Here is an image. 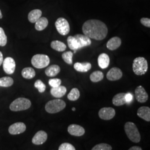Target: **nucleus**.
Instances as JSON below:
<instances>
[{
  "label": "nucleus",
  "instance_id": "obj_24",
  "mask_svg": "<svg viewBox=\"0 0 150 150\" xmlns=\"http://www.w3.org/2000/svg\"><path fill=\"white\" fill-rule=\"evenodd\" d=\"M42 11L38 9H35L30 12L28 15V19L31 23H35L41 17Z\"/></svg>",
  "mask_w": 150,
  "mask_h": 150
},
{
  "label": "nucleus",
  "instance_id": "obj_23",
  "mask_svg": "<svg viewBox=\"0 0 150 150\" xmlns=\"http://www.w3.org/2000/svg\"><path fill=\"white\" fill-rule=\"evenodd\" d=\"M48 21L47 18L45 17H40L37 21L35 22V28L38 31H42L48 26Z\"/></svg>",
  "mask_w": 150,
  "mask_h": 150
},
{
  "label": "nucleus",
  "instance_id": "obj_17",
  "mask_svg": "<svg viewBox=\"0 0 150 150\" xmlns=\"http://www.w3.org/2000/svg\"><path fill=\"white\" fill-rule=\"evenodd\" d=\"M122 43L121 38L118 37H113L111 38L106 44L107 48L111 50L114 51L119 48Z\"/></svg>",
  "mask_w": 150,
  "mask_h": 150
},
{
  "label": "nucleus",
  "instance_id": "obj_38",
  "mask_svg": "<svg viewBox=\"0 0 150 150\" xmlns=\"http://www.w3.org/2000/svg\"><path fill=\"white\" fill-rule=\"evenodd\" d=\"M125 98H126V103H129L132 100V95L129 93H126Z\"/></svg>",
  "mask_w": 150,
  "mask_h": 150
},
{
  "label": "nucleus",
  "instance_id": "obj_36",
  "mask_svg": "<svg viewBox=\"0 0 150 150\" xmlns=\"http://www.w3.org/2000/svg\"><path fill=\"white\" fill-rule=\"evenodd\" d=\"M62 81L59 79H51L48 81V84L52 87H56L60 86Z\"/></svg>",
  "mask_w": 150,
  "mask_h": 150
},
{
  "label": "nucleus",
  "instance_id": "obj_30",
  "mask_svg": "<svg viewBox=\"0 0 150 150\" xmlns=\"http://www.w3.org/2000/svg\"><path fill=\"white\" fill-rule=\"evenodd\" d=\"M13 84V80L10 77H3L0 78V87H8Z\"/></svg>",
  "mask_w": 150,
  "mask_h": 150
},
{
  "label": "nucleus",
  "instance_id": "obj_6",
  "mask_svg": "<svg viewBox=\"0 0 150 150\" xmlns=\"http://www.w3.org/2000/svg\"><path fill=\"white\" fill-rule=\"evenodd\" d=\"M50 59L47 55L37 54L34 55L31 59V64L36 69H43L50 64Z\"/></svg>",
  "mask_w": 150,
  "mask_h": 150
},
{
  "label": "nucleus",
  "instance_id": "obj_2",
  "mask_svg": "<svg viewBox=\"0 0 150 150\" xmlns=\"http://www.w3.org/2000/svg\"><path fill=\"white\" fill-rule=\"evenodd\" d=\"M125 131L130 141L139 143L141 141V136L136 125L132 122H127L124 126Z\"/></svg>",
  "mask_w": 150,
  "mask_h": 150
},
{
  "label": "nucleus",
  "instance_id": "obj_21",
  "mask_svg": "<svg viewBox=\"0 0 150 150\" xmlns=\"http://www.w3.org/2000/svg\"><path fill=\"white\" fill-rule=\"evenodd\" d=\"M75 70L80 72H86L91 69V64L90 62H76L74 64Z\"/></svg>",
  "mask_w": 150,
  "mask_h": 150
},
{
  "label": "nucleus",
  "instance_id": "obj_29",
  "mask_svg": "<svg viewBox=\"0 0 150 150\" xmlns=\"http://www.w3.org/2000/svg\"><path fill=\"white\" fill-rule=\"evenodd\" d=\"M80 96V92L77 88H72L67 95V98L72 101L77 100Z\"/></svg>",
  "mask_w": 150,
  "mask_h": 150
},
{
  "label": "nucleus",
  "instance_id": "obj_33",
  "mask_svg": "<svg viewBox=\"0 0 150 150\" xmlns=\"http://www.w3.org/2000/svg\"><path fill=\"white\" fill-rule=\"evenodd\" d=\"M34 86L35 88H38L39 92H40V93L44 92L46 90V86L45 85V84L40 80H38L35 82Z\"/></svg>",
  "mask_w": 150,
  "mask_h": 150
},
{
  "label": "nucleus",
  "instance_id": "obj_19",
  "mask_svg": "<svg viewBox=\"0 0 150 150\" xmlns=\"http://www.w3.org/2000/svg\"><path fill=\"white\" fill-rule=\"evenodd\" d=\"M97 61L98 66L102 69H106L110 64V57L108 54L105 53L100 54Z\"/></svg>",
  "mask_w": 150,
  "mask_h": 150
},
{
  "label": "nucleus",
  "instance_id": "obj_16",
  "mask_svg": "<svg viewBox=\"0 0 150 150\" xmlns=\"http://www.w3.org/2000/svg\"><path fill=\"white\" fill-rule=\"evenodd\" d=\"M137 116L146 121H150V108L147 106L139 107L137 110Z\"/></svg>",
  "mask_w": 150,
  "mask_h": 150
},
{
  "label": "nucleus",
  "instance_id": "obj_12",
  "mask_svg": "<svg viewBox=\"0 0 150 150\" xmlns=\"http://www.w3.org/2000/svg\"><path fill=\"white\" fill-rule=\"evenodd\" d=\"M68 132L72 136L80 137L82 136L85 133L84 128L77 124H72L67 128Z\"/></svg>",
  "mask_w": 150,
  "mask_h": 150
},
{
  "label": "nucleus",
  "instance_id": "obj_25",
  "mask_svg": "<svg viewBox=\"0 0 150 150\" xmlns=\"http://www.w3.org/2000/svg\"><path fill=\"white\" fill-rule=\"evenodd\" d=\"M51 47L54 50L58 52H64L67 48L66 45L64 42L57 40L52 41L51 43Z\"/></svg>",
  "mask_w": 150,
  "mask_h": 150
},
{
  "label": "nucleus",
  "instance_id": "obj_40",
  "mask_svg": "<svg viewBox=\"0 0 150 150\" xmlns=\"http://www.w3.org/2000/svg\"><path fill=\"white\" fill-rule=\"evenodd\" d=\"M4 61V57H3V54L0 51V66L2 64Z\"/></svg>",
  "mask_w": 150,
  "mask_h": 150
},
{
  "label": "nucleus",
  "instance_id": "obj_41",
  "mask_svg": "<svg viewBox=\"0 0 150 150\" xmlns=\"http://www.w3.org/2000/svg\"><path fill=\"white\" fill-rule=\"evenodd\" d=\"M2 18V12L0 10V19H1Z\"/></svg>",
  "mask_w": 150,
  "mask_h": 150
},
{
  "label": "nucleus",
  "instance_id": "obj_35",
  "mask_svg": "<svg viewBox=\"0 0 150 150\" xmlns=\"http://www.w3.org/2000/svg\"><path fill=\"white\" fill-rule=\"evenodd\" d=\"M59 150H76V149L72 144L65 142L59 146Z\"/></svg>",
  "mask_w": 150,
  "mask_h": 150
},
{
  "label": "nucleus",
  "instance_id": "obj_15",
  "mask_svg": "<svg viewBox=\"0 0 150 150\" xmlns=\"http://www.w3.org/2000/svg\"><path fill=\"white\" fill-rule=\"evenodd\" d=\"M74 38L77 40L79 48L87 47V46H90L91 45L92 42H91V38H88L85 35L77 34L74 36Z\"/></svg>",
  "mask_w": 150,
  "mask_h": 150
},
{
  "label": "nucleus",
  "instance_id": "obj_9",
  "mask_svg": "<svg viewBox=\"0 0 150 150\" xmlns=\"http://www.w3.org/2000/svg\"><path fill=\"white\" fill-rule=\"evenodd\" d=\"M116 115V111L112 107H103L99 110L98 116L103 120H110Z\"/></svg>",
  "mask_w": 150,
  "mask_h": 150
},
{
  "label": "nucleus",
  "instance_id": "obj_26",
  "mask_svg": "<svg viewBox=\"0 0 150 150\" xmlns=\"http://www.w3.org/2000/svg\"><path fill=\"white\" fill-rule=\"evenodd\" d=\"M21 75L26 79H31L36 76V72L32 67H26L22 71Z\"/></svg>",
  "mask_w": 150,
  "mask_h": 150
},
{
  "label": "nucleus",
  "instance_id": "obj_22",
  "mask_svg": "<svg viewBox=\"0 0 150 150\" xmlns=\"http://www.w3.org/2000/svg\"><path fill=\"white\" fill-rule=\"evenodd\" d=\"M60 70L59 65L52 64L46 69L45 74L48 77H54L59 74Z\"/></svg>",
  "mask_w": 150,
  "mask_h": 150
},
{
  "label": "nucleus",
  "instance_id": "obj_20",
  "mask_svg": "<svg viewBox=\"0 0 150 150\" xmlns=\"http://www.w3.org/2000/svg\"><path fill=\"white\" fill-rule=\"evenodd\" d=\"M125 93H119L113 97L112 99L113 104L116 106H120L126 103Z\"/></svg>",
  "mask_w": 150,
  "mask_h": 150
},
{
  "label": "nucleus",
  "instance_id": "obj_39",
  "mask_svg": "<svg viewBox=\"0 0 150 150\" xmlns=\"http://www.w3.org/2000/svg\"><path fill=\"white\" fill-rule=\"evenodd\" d=\"M129 150H142L141 149V147H140L139 146H134L131 148L129 149Z\"/></svg>",
  "mask_w": 150,
  "mask_h": 150
},
{
  "label": "nucleus",
  "instance_id": "obj_32",
  "mask_svg": "<svg viewBox=\"0 0 150 150\" xmlns=\"http://www.w3.org/2000/svg\"><path fill=\"white\" fill-rule=\"evenodd\" d=\"M91 150H112V147L107 144L102 143L95 145Z\"/></svg>",
  "mask_w": 150,
  "mask_h": 150
},
{
  "label": "nucleus",
  "instance_id": "obj_10",
  "mask_svg": "<svg viewBox=\"0 0 150 150\" xmlns=\"http://www.w3.org/2000/svg\"><path fill=\"white\" fill-rule=\"evenodd\" d=\"M134 94L136 99L139 103H145L148 100V94L142 86L137 87L134 91Z\"/></svg>",
  "mask_w": 150,
  "mask_h": 150
},
{
  "label": "nucleus",
  "instance_id": "obj_1",
  "mask_svg": "<svg viewBox=\"0 0 150 150\" xmlns=\"http://www.w3.org/2000/svg\"><path fill=\"white\" fill-rule=\"evenodd\" d=\"M82 32L90 38L101 41L107 36L108 28L103 22L95 19L86 21L82 26Z\"/></svg>",
  "mask_w": 150,
  "mask_h": 150
},
{
  "label": "nucleus",
  "instance_id": "obj_27",
  "mask_svg": "<svg viewBox=\"0 0 150 150\" xmlns=\"http://www.w3.org/2000/svg\"><path fill=\"white\" fill-rule=\"evenodd\" d=\"M104 75L100 71H96L93 72L90 76V80L93 82H98L103 79Z\"/></svg>",
  "mask_w": 150,
  "mask_h": 150
},
{
  "label": "nucleus",
  "instance_id": "obj_34",
  "mask_svg": "<svg viewBox=\"0 0 150 150\" xmlns=\"http://www.w3.org/2000/svg\"><path fill=\"white\" fill-rule=\"evenodd\" d=\"M7 42V38L5 31L2 27H0V46L4 47Z\"/></svg>",
  "mask_w": 150,
  "mask_h": 150
},
{
  "label": "nucleus",
  "instance_id": "obj_37",
  "mask_svg": "<svg viewBox=\"0 0 150 150\" xmlns=\"http://www.w3.org/2000/svg\"><path fill=\"white\" fill-rule=\"evenodd\" d=\"M140 22L142 25L146 27H150V19L149 18L143 17L140 20Z\"/></svg>",
  "mask_w": 150,
  "mask_h": 150
},
{
  "label": "nucleus",
  "instance_id": "obj_3",
  "mask_svg": "<svg viewBox=\"0 0 150 150\" xmlns=\"http://www.w3.org/2000/svg\"><path fill=\"white\" fill-rule=\"evenodd\" d=\"M132 69L136 75H145L148 70V63L147 60L143 57H139L134 60Z\"/></svg>",
  "mask_w": 150,
  "mask_h": 150
},
{
  "label": "nucleus",
  "instance_id": "obj_31",
  "mask_svg": "<svg viewBox=\"0 0 150 150\" xmlns=\"http://www.w3.org/2000/svg\"><path fill=\"white\" fill-rule=\"evenodd\" d=\"M73 53L71 51H66L62 54V58L64 62L69 64H72V57Z\"/></svg>",
  "mask_w": 150,
  "mask_h": 150
},
{
  "label": "nucleus",
  "instance_id": "obj_42",
  "mask_svg": "<svg viewBox=\"0 0 150 150\" xmlns=\"http://www.w3.org/2000/svg\"><path fill=\"white\" fill-rule=\"evenodd\" d=\"M72 110L73 111H75V110H76V108H75V107H73V108H72Z\"/></svg>",
  "mask_w": 150,
  "mask_h": 150
},
{
  "label": "nucleus",
  "instance_id": "obj_28",
  "mask_svg": "<svg viewBox=\"0 0 150 150\" xmlns=\"http://www.w3.org/2000/svg\"><path fill=\"white\" fill-rule=\"evenodd\" d=\"M67 41L68 46L71 50L76 51L77 50L79 49V45L77 42V40L74 38V36H69Z\"/></svg>",
  "mask_w": 150,
  "mask_h": 150
},
{
  "label": "nucleus",
  "instance_id": "obj_14",
  "mask_svg": "<svg viewBox=\"0 0 150 150\" xmlns=\"http://www.w3.org/2000/svg\"><path fill=\"white\" fill-rule=\"evenodd\" d=\"M47 139V133L44 131H39L32 138V142L34 145H42L46 141Z\"/></svg>",
  "mask_w": 150,
  "mask_h": 150
},
{
  "label": "nucleus",
  "instance_id": "obj_7",
  "mask_svg": "<svg viewBox=\"0 0 150 150\" xmlns=\"http://www.w3.org/2000/svg\"><path fill=\"white\" fill-rule=\"evenodd\" d=\"M55 27L58 32L62 36H66L70 32V25L67 20L63 17H59L56 20Z\"/></svg>",
  "mask_w": 150,
  "mask_h": 150
},
{
  "label": "nucleus",
  "instance_id": "obj_4",
  "mask_svg": "<svg viewBox=\"0 0 150 150\" xmlns=\"http://www.w3.org/2000/svg\"><path fill=\"white\" fill-rule=\"evenodd\" d=\"M31 106V102L30 100L20 97L14 100L10 106V108L12 111H21L28 109Z\"/></svg>",
  "mask_w": 150,
  "mask_h": 150
},
{
  "label": "nucleus",
  "instance_id": "obj_5",
  "mask_svg": "<svg viewBox=\"0 0 150 150\" xmlns=\"http://www.w3.org/2000/svg\"><path fill=\"white\" fill-rule=\"evenodd\" d=\"M66 104L64 100L55 99L48 101L45 105V110L49 113H56L63 110Z\"/></svg>",
  "mask_w": 150,
  "mask_h": 150
},
{
  "label": "nucleus",
  "instance_id": "obj_18",
  "mask_svg": "<svg viewBox=\"0 0 150 150\" xmlns=\"http://www.w3.org/2000/svg\"><path fill=\"white\" fill-rule=\"evenodd\" d=\"M67 92V88L64 86H58L56 87H52L51 89V94L56 98H61L64 96Z\"/></svg>",
  "mask_w": 150,
  "mask_h": 150
},
{
  "label": "nucleus",
  "instance_id": "obj_13",
  "mask_svg": "<svg viewBox=\"0 0 150 150\" xmlns=\"http://www.w3.org/2000/svg\"><path fill=\"white\" fill-rule=\"evenodd\" d=\"M122 77V72L117 67H113L108 71L107 73L106 77L108 80L111 81H117Z\"/></svg>",
  "mask_w": 150,
  "mask_h": 150
},
{
  "label": "nucleus",
  "instance_id": "obj_11",
  "mask_svg": "<svg viewBox=\"0 0 150 150\" xmlns=\"http://www.w3.org/2000/svg\"><path fill=\"white\" fill-rule=\"evenodd\" d=\"M26 129L25 124L23 122H16L11 125L8 128V132L11 134H18L24 132Z\"/></svg>",
  "mask_w": 150,
  "mask_h": 150
},
{
  "label": "nucleus",
  "instance_id": "obj_8",
  "mask_svg": "<svg viewBox=\"0 0 150 150\" xmlns=\"http://www.w3.org/2000/svg\"><path fill=\"white\" fill-rule=\"evenodd\" d=\"M4 70L7 74L11 75L14 73L16 69V63L11 57H7L3 61Z\"/></svg>",
  "mask_w": 150,
  "mask_h": 150
}]
</instances>
